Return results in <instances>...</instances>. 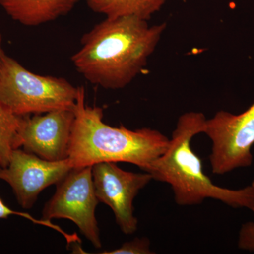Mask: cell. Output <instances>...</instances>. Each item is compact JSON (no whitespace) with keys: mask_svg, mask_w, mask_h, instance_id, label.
Listing matches in <instances>:
<instances>
[{"mask_svg":"<svg viewBox=\"0 0 254 254\" xmlns=\"http://www.w3.org/2000/svg\"><path fill=\"white\" fill-rule=\"evenodd\" d=\"M166 27L134 16L106 17L82 36L71 62L92 84L122 89L143 71Z\"/></svg>","mask_w":254,"mask_h":254,"instance_id":"cell-1","label":"cell"},{"mask_svg":"<svg viewBox=\"0 0 254 254\" xmlns=\"http://www.w3.org/2000/svg\"><path fill=\"white\" fill-rule=\"evenodd\" d=\"M73 112L75 120L68 156L73 168L113 162L131 163L144 171L168 149L170 138L158 130H130L105 124L103 108L85 104L83 86L78 87Z\"/></svg>","mask_w":254,"mask_h":254,"instance_id":"cell-2","label":"cell"},{"mask_svg":"<svg viewBox=\"0 0 254 254\" xmlns=\"http://www.w3.org/2000/svg\"><path fill=\"white\" fill-rule=\"evenodd\" d=\"M204 114L190 112L177 121L168 149L144 171L153 180L165 182L172 187L177 205L190 206L200 204L206 198L218 200L232 208H252L254 201V180L250 186L230 190L215 185L204 171L201 160L191 147L193 137L203 133Z\"/></svg>","mask_w":254,"mask_h":254,"instance_id":"cell-3","label":"cell"},{"mask_svg":"<svg viewBox=\"0 0 254 254\" xmlns=\"http://www.w3.org/2000/svg\"><path fill=\"white\" fill-rule=\"evenodd\" d=\"M78 87L64 78L42 76L28 71L4 54L0 71V103L19 116L56 110H72Z\"/></svg>","mask_w":254,"mask_h":254,"instance_id":"cell-4","label":"cell"},{"mask_svg":"<svg viewBox=\"0 0 254 254\" xmlns=\"http://www.w3.org/2000/svg\"><path fill=\"white\" fill-rule=\"evenodd\" d=\"M92 167L73 168L57 184L54 195L44 205L42 219H68L95 248L102 247L95 209L100 203L95 194Z\"/></svg>","mask_w":254,"mask_h":254,"instance_id":"cell-5","label":"cell"},{"mask_svg":"<svg viewBox=\"0 0 254 254\" xmlns=\"http://www.w3.org/2000/svg\"><path fill=\"white\" fill-rule=\"evenodd\" d=\"M203 133L212 141L209 159L213 174L224 175L252 166L254 103L239 115L218 111L213 118L206 120Z\"/></svg>","mask_w":254,"mask_h":254,"instance_id":"cell-6","label":"cell"},{"mask_svg":"<svg viewBox=\"0 0 254 254\" xmlns=\"http://www.w3.org/2000/svg\"><path fill=\"white\" fill-rule=\"evenodd\" d=\"M92 174L95 194L99 202L112 209L117 224L125 235L135 233L138 229V220L133 215V200L153 177L145 172L125 171L113 162L95 164L92 167Z\"/></svg>","mask_w":254,"mask_h":254,"instance_id":"cell-7","label":"cell"},{"mask_svg":"<svg viewBox=\"0 0 254 254\" xmlns=\"http://www.w3.org/2000/svg\"><path fill=\"white\" fill-rule=\"evenodd\" d=\"M73 168L68 158L49 161L17 148L13 150L7 166L0 170V180L9 184L18 204L31 209L43 190L59 183Z\"/></svg>","mask_w":254,"mask_h":254,"instance_id":"cell-8","label":"cell"},{"mask_svg":"<svg viewBox=\"0 0 254 254\" xmlns=\"http://www.w3.org/2000/svg\"><path fill=\"white\" fill-rule=\"evenodd\" d=\"M74 120L73 110L23 116L18 133L20 148L49 161L66 160Z\"/></svg>","mask_w":254,"mask_h":254,"instance_id":"cell-9","label":"cell"},{"mask_svg":"<svg viewBox=\"0 0 254 254\" xmlns=\"http://www.w3.org/2000/svg\"><path fill=\"white\" fill-rule=\"evenodd\" d=\"M79 1L0 0V5L14 21L26 26H37L68 14Z\"/></svg>","mask_w":254,"mask_h":254,"instance_id":"cell-10","label":"cell"},{"mask_svg":"<svg viewBox=\"0 0 254 254\" xmlns=\"http://www.w3.org/2000/svg\"><path fill=\"white\" fill-rule=\"evenodd\" d=\"M166 0H87L88 8L107 18L134 16L148 21Z\"/></svg>","mask_w":254,"mask_h":254,"instance_id":"cell-11","label":"cell"},{"mask_svg":"<svg viewBox=\"0 0 254 254\" xmlns=\"http://www.w3.org/2000/svg\"><path fill=\"white\" fill-rule=\"evenodd\" d=\"M23 118L0 103V163L2 168L7 166L13 150L20 148L18 133Z\"/></svg>","mask_w":254,"mask_h":254,"instance_id":"cell-12","label":"cell"},{"mask_svg":"<svg viewBox=\"0 0 254 254\" xmlns=\"http://www.w3.org/2000/svg\"><path fill=\"white\" fill-rule=\"evenodd\" d=\"M150 242L148 238H135L125 242L121 247L112 251H105L102 254H152L150 248Z\"/></svg>","mask_w":254,"mask_h":254,"instance_id":"cell-13","label":"cell"},{"mask_svg":"<svg viewBox=\"0 0 254 254\" xmlns=\"http://www.w3.org/2000/svg\"><path fill=\"white\" fill-rule=\"evenodd\" d=\"M1 168H2V166H1V163H0V170H1ZM11 215H18V216H21L22 218L31 220L33 223L50 227V228L53 229V230L59 232L65 239L69 238L70 234L66 233V232L64 231L61 227L57 226V225L52 223L50 220H43V219L38 220V219L33 218V216H31L28 213H21V212L12 210V209L10 208L9 206L5 204L3 200L0 198V219L7 218L8 217L11 216Z\"/></svg>","mask_w":254,"mask_h":254,"instance_id":"cell-14","label":"cell"},{"mask_svg":"<svg viewBox=\"0 0 254 254\" xmlns=\"http://www.w3.org/2000/svg\"><path fill=\"white\" fill-rule=\"evenodd\" d=\"M251 210L254 213V201ZM238 247L242 250L254 252V222L243 224L239 233Z\"/></svg>","mask_w":254,"mask_h":254,"instance_id":"cell-15","label":"cell"},{"mask_svg":"<svg viewBox=\"0 0 254 254\" xmlns=\"http://www.w3.org/2000/svg\"><path fill=\"white\" fill-rule=\"evenodd\" d=\"M1 41H2V38H1V36L0 35V71H1L2 57L4 54V51H3L2 48H1Z\"/></svg>","mask_w":254,"mask_h":254,"instance_id":"cell-16","label":"cell"}]
</instances>
